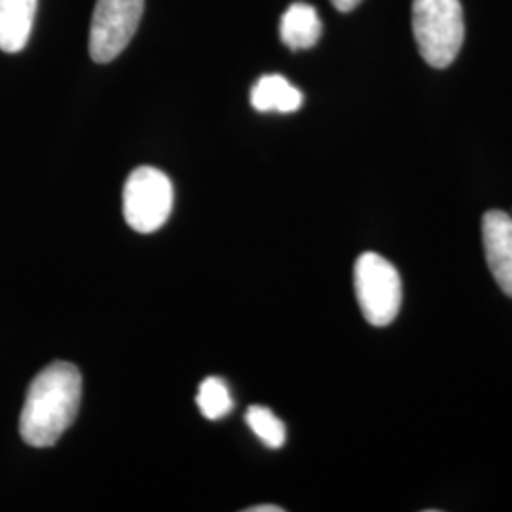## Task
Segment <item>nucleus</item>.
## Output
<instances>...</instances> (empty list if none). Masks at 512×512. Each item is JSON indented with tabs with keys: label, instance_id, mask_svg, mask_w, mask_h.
Listing matches in <instances>:
<instances>
[{
	"label": "nucleus",
	"instance_id": "obj_1",
	"mask_svg": "<svg viewBox=\"0 0 512 512\" xmlns=\"http://www.w3.org/2000/svg\"><path fill=\"white\" fill-rule=\"evenodd\" d=\"M82 401V374L57 361L46 366L27 391L19 416V435L29 446L50 448L73 425Z\"/></svg>",
	"mask_w": 512,
	"mask_h": 512
},
{
	"label": "nucleus",
	"instance_id": "obj_2",
	"mask_svg": "<svg viewBox=\"0 0 512 512\" xmlns=\"http://www.w3.org/2000/svg\"><path fill=\"white\" fill-rule=\"evenodd\" d=\"M412 29L421 57L435 69L452 65L465 38L459 0H414Z\"/></svg>",
	"mask_w": 512,
	"mask_h": 512
},
{
	"label": "nucleus",
	"instance_id": "obj_3",
	"mask_svg": "<svg viewBox=\"0 0 512 512\" xmlns=\"http://www.w3.org/2000/svg\"><path fill=\"white\" fill-rule=\"evenodd\" d=\"M355 294L366 321L391 325L403 304V283L397 268L378 253H363L355 262Z\"/></svg>",
	"mask_w": 512,
	"mask_h": 512
},
{
	"label": "nucleus",
	"instance_id": "obj_4",
	"mask_svg": "<svg viewBox=\"0 0 512 512\" xmlns=\"http://www.w3.org/2000/svg\"><path fill=\"white\" fill-rule=\"evenodd\" d=\"M175 202L173 184L156 167H137L126 181L122 196L124 219L135 232L152 234L164 226Z\"/></svg>",
	"mask_w": 512,
	"mask_h": 512
},
{
	"label": "nucleus",
	"instance_id": "obj_5",
	"mask_svg": "<svg viewBox=\"0 0 512 512\" xmlns=\"http://www.w3.org/2000/svg\"><path fill=\"white\" fill-rule=\"evenodd\" d=\"M145 10V0H97L90 27V55L110 63L126 50Z\"/></svg>",
	"mask_w": 512,
	"mask_h": 512
},
{
	"label": "nucleus",
	"instance_id": "obj_6",
	"mask_svg": "<svg viewBox=\"0 0 512 512\" xmlns=\"http://www.w3.org/2000/svg\"><path fill=\"white\" fill-rule=\"evenodd\" d=\"M482 241L488 268L501 291L512 298V217L488 211L482 219Z\"/></svg>",
	"mask_w": 512,
	"mask_h": 512
},
{
	"label": "nucleus",
	"instance_id": "obj_7",
	"mask_svg": "<svg viewBox=\"0 0 512 512\" xmlns=\"http://www.w3.org/2000/svg\"><path fill=\"white\" fill-rule=\"evenodd\" d=\"M38 0H0V50L18 54L31 37Z\"/></svg>",
	"mask_w": 512,
	"mask_h": 512
},
{
	"label": "nucleus",
	"instance_id": "obj_8",
	"mask_svg": "<svg viewBox=\"0 0 512 512\" xmlns=\"http://www.w3.org/2000/svg\"><path fill=\"white\" fill-rule=\"evenodd\" d=\"M304 103V95L281 74H266L256 80L251 90V105L258 112H296Z\"/></svg>",
	"mask_w": 512,
	"mask_h": 512
},
{
	"label": "nucleus",
	"instance_id": "obj_9",
	"mask_svg": "<svg viewBox=\"0 0 512 512\" xmlns=\"http://www.w3.org/2000/svg\"><path fill=\"white\" fill-rule=\"evenodd\" d=\"M281 40L291 50H308L317 44L323 33V23L317 10L306 2L291 4L281 18Z\"/></svg>",
	"mask_w": 512,
	"mask_h": 512
},
{
	"label": "nucleus",
	"instance_id": "obj_10",
	"mask_svg": "<svg viewBox=\"0 0 512 512\" xmlns=\"http://www.w3.org/2000/svg\"><path fill=\"white\" fill-rule=\"evenodd\" d=\"M196 403H198L203 418L211 421L226 418L234 408L232 393H230L228 385L224 384L220 378H205L203 380L198 389V395H196Z\"/></svg>",
	"mask_w": 512,
	"mask_h": 512
},
{
	"label": "nucleus",
	"instance_id": "obj_11",
	"mask_svg": "<svg viewBox=\"0 0 512 512\" xmlns=\"http://www.w3.org/2000/svg\"><path fill=\"white\" fill-rule=\"evenodd\" d=\"M245 421L249 429L256 435L264 446L268 448H281L287 440V429L285 423L275 416L274 412L266 406H251L245 414Z\"/></svg>",
	"mask_w": 512,
	"mask_h": 512
},
{
	"label": "nucleus",
	"instance_id": "obj_12",
	"mask_svg": "<svg viewBox=\"0 0 512 512\" xmlns=\"http://www.w3.org/2000/svg\"><path fill=\"white\" fill-rule=\"evenodd\" d=\"M332 6L338 10V12H351L355 10L363 0H330Z\"/></svg>",
	"mask_w": 512,
	"mask_h": 512
},
{
	"label": "nucleus",
	"instance_id": "obj_13",
	"mask_svg": "<svg viewBox=\"0 0 512 512\" xmlns=\"http://www.w3.org/2000/svg\"><path fill=\"white\" fill-rule=\"evenodd\" d=\"M247 512H283V507L277 505H258V507H251Z\"/></svg>",
	"mask_w": 512,
	"mask_h": 512
}]
</instances>
